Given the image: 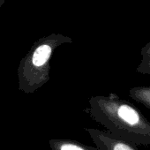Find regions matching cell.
<instances>
[{
    "label": "cell",
    "instance_id": "1",
    "mask_svg": "<svg viewBox=\"0 0 150 150\" xmlns=\"http://www.w3.org/2000/svg\"><path fill=\"white\" fill-rule=\"evenodd\" d=\"M72 40L60 34H51L36 41L18 67L19 88L26 94H32L46 84L50 79V59L53 51L63 43Z\"/></svg>",
    "mask_w": 150,
    "mask_h": 150
},
{
    "label": "cell",
    "instance_id": "2",
    "mask_svg": "<svg viewBox=\"0 0 150 150\" xmlns=\"http://www.w3.org/2000/svg\"><path fill=\"white\" fill-rule=\"evenodd\" d=\"M91 117L113 133L148 127L141 113L129 103L117 96H94L89 100Z\"/></svg>",
    "mask_w": 150,
    "mask_h": 150
},
{
    "label": "cell",
    "instance_id": "3",
    "mask_svg": "<svg viewBox=\"0 0 150 150\" xmlns=\"http://www.w3.org/2000/svg\"><path fill=\"white\" fill-rule=\"evenodd\" d=\"M95 144L101 150H135L123 140L95 129H87Z\"/></svg>",
    "mask_w": 150,
    "mask_h": 150
},
{
    "label": "cell",
    "instance_id": "4",
    "mask_svg": "<svg viewBox=\"0 0 150 150\" xmlns=\"http://www.w3.org/2000/svg\"><path fill=\"white\" fill-rule=\"evenodd\" d=\"M50 146L52 150H95L80 142L70 139H53L50 141Z\"/></svg>",
    "mask_w": 150,
    "mask_h": 150
},
{
    "label": "cell",
    "instance_id": "5",
    "mask_svg": "<svg viewBox=\"0 0 150 150\" xmlns=\"http://www.w3.org/2000/svg\"><path fill=\"white\" fill-rule=\"evenodd\" d=\"M129 95L137 102L150 108V87H136L129 91Z\"/></svg>",
    "mask_w": 150,
    "mask_h": 150
},
{
    "label": "cell",
    "instance_id": "6",
    "mask_svg": "<svg viewBox=\"0 0 150 150\" xmlns=\"http://www.w3.org/2000/svg\"><path fill=\"white\" fill-rule=\"evenodd\" d=\"M141 61L136 71L142 74H150V42L146 43L140 51Z\"/></svg>",
    "mask_w": 150,
    "mask_h": 150
},
{
    "label": "cell",
    "instance_id": "7",
    "mask_svg": "<svg viewBox=\"0 0 150 150\" xmlns=\"http://www.w3.org/2000/svg\"><path fill=\"white\" fill-rule=\"evenodd\" d=\"M5 2H6V0H0V8L2 7V6L4 5Z\"/></svg>",
    "mask_w": 150,
    "mask_h": 150
}]
</instances>
